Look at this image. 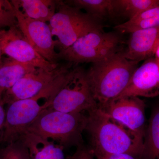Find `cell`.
Wrapping results in <instances>:
<instances>
[{
  "mask_svg": "<svg viewBox=\"0 0 159 159\" xmlns=\"http://www.w3.org/2000/svg\"><path fill=\"white\" fill-rule=\"evenodd\" d=\"M87 116L85 131L89 135V148L92 153L129 154L140 158L144 137L113 119L100 109L90 111Z\"/></svg>",
  "mask_w": 159,
  "mask_h": 159,
  "instance_id": "obj_1",
  "label": "cell"
},
{
  "mask_svg": "<svg viewBox=\"0 0 159 159\" xmlns=\"http://www.w3.org/2000/svg\"><path fill=\"white\" fill-rule=\"evenodd\" d=\"M138 64L127 59L122 51L92 64L86 71V76L98 108L119 97L125 90Z\"/></svg>",
  "mask_w": 159,
  "mask_h": 159,
  "instance_id": "obj_2",
  "label": "cell"
},
{
  "mask_svg": "<svg viewBox=\"0 0 159 159\" xmlns=\"http://www.w3.org/2000/svg\"><path fill=\"white\" fill-rule=\"evenodd\" d=\"M87 120V115L83 113L62 112L48 108L42 112L25 133L56 141L64 148L77 147L84 144L82 134Z\"/></svg>",
  "mask_w": 159,
  "mask_h": 159,
  "instance_id": "obj_3",
  "label": "cell"
},
{
  "mask_svg": "<svg viewBox=\"0 0 159 159\" xmlns=\"http://www.w3.org/2000/svg\"><path fill=\"white\" fill-rule=\"evenodd\" d=\"M49 25L53 36L57 37L56 47L60 51L67 48L90 32L103 30L100 21L62 1H57L56 11Z\"/></svg>",
  "mask_w": 159,
  "mask_h": 159,
  "instance_id": "obj_4",
  "label": "cell"
},
{
  "mask_svg": "<svg viewBox=\"0 0 159 159\" xmlns=\"http://www.w3.org/2000/svg\"><path fill=\"white\" fill-rule=\"evenodd\" d=\"M121 33L103 30L90 32L58 52V59L70 63L99 62L121 51Z\"/></svg>",
  "mask_w": 159,
  "mask_h": 159,
  "instance_id": "obj_5",
  "label": "cell"
},
{
  "mask_svg": "<svg viewBox=\"0 0 159 159\" xmlns=\"http://www.w3.org/2000/svg\"><path fill=\"white\" fill-rule=\"evenodd\" d=\"M48 101V108L62 112L83 113L98 108L87 80L86 71L80 67L71 70L67 79Z\"/></svg>",
  "mask_w": 159,
  "mask_h": 159,
  "instance_id": "obj_6",
  "label": "cell"
},
{
  "mask_svg": "<svg viewBox=\"0 0 159 159\" xmlns=\"http://www.w3.org/2000/svg\"><path fill=\"white\" fill-rule=\"evenodd\" d=\"M73 65L68 62L62 65L59 64L52 71L37 68L4 93L3 102L9 105L17 100L33 98L43 91L60 89L67 79Z\"/></svg>",
  "mask_w": 159,
  "mask_h": 159,
  "instance_id": "obj_7",
  "label": "cell"
},
{
  "mask_svg": "<svg viewBox=\"0 0 159 159\" xmlns=\"http://www.w3.org/2000/svg\"><path fill=\"white\" fill-rule=\"evenodd\" d=\"M50 97V92L45 91L33 98L17 100L8 105L0 142L6 144L19 140L42 112L48 108L49 101L40 105L39 100L42 98L47 100Z\"/></svg>",
  "mask_w": 159,
  "mask_h": 159,
  "instance_id": "obj_8",
  "label": "cell"
},
{
  "mask_svg": "<svg viewBox=\"0 0 159 159\" xmlns=\"http://www.w3.org/2000/svg\"><path fill=\"white\" fill-rule=\"evenodd\" d=\"M0 48L2 54L20 62L38 68L52 71L59 64L49 62L38 53L26 39L17 25L0 29Z\"/></svg>",
  "mask_w": 159,
  "mask_h": 159,
  "instance_id": "obj_9",
  "label": "cell"
},
{
  "mask_svg": "<svg viewBox=\"0 0 159 159\" xmlns=\"http://www.w3.org/2000/svg\"><path fill=\"white\" fill-rule=\"evenodd\" d=\"M15 10L17 26L35 51L49 62L57 64L58 53L55 51L54 40L49 24L31 19L23 14L11 1Z\"/></svg>",
  "mask_w": 159,
  "mask_h": 159,
  "instance_id": "obj_10",
  "label": "cell"
},
{
  "mask_svg": "<svg viewBox=\"0 0 159 159\" xmlns=\"http://www.w3.org/2000/svg\"><path fill=\"white\" fill-rule=\"evenodd\" d=\"M98 108L145 138L146 129L145 104L140 97H117Z\"/></svg>",
  "mask_w": 159,
  "mask_h": 159,
  "instance_id": "obj_11",
  "label": "cell"
},
{
  "mask_svg": "<svg viewBox=\"0 0 159 159\" xmlns=\"http://www.w3.org/2000/svg\"><path fill=\"white\" fill-rule=\"evenodd\" d=\"M124 96H159V62L154 57L146 59L136 69L127 87L118 97Z\"/></svg>",
  "mask_w": 159,
  "mask_h": 159,
  "instance_id": "obj_12",
  "label": "cell"
},
{
  "mask_svg": "<svg viewBox=\"0 0 159 159\" xmlns=\"http://www.w3.org/2000/svg\"><path fill=\"white\" fill-rule=\"evenodd\" d=\"M130 34L127 49L124 51L127 59L139 63L154 57L159 43V27L140 29Z\"/></svg>",
  "mask_w": 159,
  "mask_h": 159,
  "instance_id": "obj_13",
  "label": "cell"
},
{
  "mask_svg": "<svg viewBox=\"0 0 159 159\" xmlns=\"http://www.w3.org/2000/svg\"><path fill=\"white\" fill-rule=\"evenodd\" d=\"M20 139L29 148L31 159H66L64 148L52 141L28 133Z\"/></svg>",
  "mask_w": 159,
  "mask_h": 159,
  "instance_id": "obj_14",
  "label": "cell"
},
{
  "mask_svg": "<svg viewBox=\"0 0 159 159\" xmlns=\"http://www.w3.org/2000/svg\"><path fill=\"white\" fill-rule=\"evenodd\" d=\"M36 68L31 65L20 62L10 58L2 60L0 64V97H3L6 91L26 74Z\"/></svg>",
  "mask_w": 159,
  "mask_h": 159,
  "instance_id": "obj_15",
  "label": "cell"
},
{
  "mask_svg": "<svg viewBox=\"0 0 159 159\" xmlns=\"http://www.w3.org/2000/svg\"><path fill=\"white\" fill-rule=\"evenodd\" d=\"M11 2L27 17L47 23L49 22L55 14L57 1L12 0Z\"/></svg>",
  "mask_w": 159,
  "mask_h": 159,
  "instance_id": "obj_16",
  "label": "cell"
},
{
  "mask_svg": "<svg viewBox=\"0 0 159 159\" xmlns=\"http://www.w3.org/2000/svg\"><path fill=\"white\" fill-rule=\"evenodd\" d=\"M140 159H159V106L151 116Z\"/></svg>",
  "mask_w": 159,
  "mask_h": 159,
  "instance_id": "obj_17",
  "label": "cell"
},
{
  "mask_svg": "<svg viewBox=\"0 0 159 159\" xmlns=\"http://www.w3.org/2000/svg\"><path fill=\"white\" fill-rule=\"evenodd\" d=\"M159 27V5L143 11L132 19L114 27L121 34L130 33L140 29Z\"/></svg>",
  "mask_w": 159,
  "mask_h": 159,
  "instance_id": "obj_18",
  "label": "cell"
},
{
  "mask_svg": "<svg viewBox=\"0 0 159 159\" xmlns=\"http://www.w3.org/2000/svg\"><path fill=\"white\" fill-rule=\"evenodd\" d=\"M159 5V0H112L113 17L121 16L128 20Z\"/></svg>",
  "mask_w": 159,
  "mask_h": 159,
  "instance_id": "obj_19",
  "label": "cell"
},
{
  "mask_svg": "<svg viewBox=\"0 0 159 159\" xmlns=\"http://www.w3.org/2000/svg\"><path fill=\"white\" fill-rule=\"evenodd\" d=\"M64 2L80 10L83 9L99 21L107 18L113 17L112 0H69Z\"/></svg>",
  "mask_w": 159,
  "mask_h": 159,
  "instance_id": "obj_20",
  "label": "cell"
},
{
  "mask_svg": "<svg viewBox=\"0 0 159 159\" xmlns=\"http://www.w3.org/2000/svg\"><path fill=\"white\" fill-rule=\"evenodd\" d=\"M0 159H31L29 148L21 139L0 147Z\"/></svg>",
  "mask_w": 159,
  "mask_h": 159,
  "instance_id": "obj_21",
  "label": "cell"
},
{
  "mask_svg": "<svg viewBox=\"0 0 159 159\" xmlns=\"http://www.w3.org/2000/svg\"><path fill=\"white\" fill-rule=\"evenodd\" d=\"M17 25L14 7L11 1L0 0V29Z\"/></svg>",
  "mask_w": 159,
  "mask_h": 159,
  "instance_id": "obj_22",
  "label": "cell"
},
{
  "mask_svg": "<svg viewBox=\"0 0 159 159\" xmlns=\"http://www.w3.org/2000/svg\"><path fill=\"white\" fill-rule=\"evenodd\" d=\"M67 159H96L89 147L84 144L76 147V151L72 155L69 156Z\"/></svg>",
  "mask_w": 159,
  "mask_h": 159,
  "instance_id": "obj_23",
  "label": "cell"
},
{
  "mask_svg": "<svg viewBox=\"0 0 159 159\" xmlns=\"http://www.w3.org/2000/svg\"><path fill=\"white\" fill-rule=\"evenodd\" d=\"M93 154L96 159H140L139 157L129 154L109 155L93 153Z\"/></svg>",
  "mask_w": 159,
  "mask_h": 159,
  "instance_id": "obj_24",
  "label": "cell"
},
{
  "mask_svg": "<svg viewBox=\"0 0 159 159\" xmlns=\"http://www.w3.org/2000/svg\"><path fill=\"white\" fill-rule=\"evenodd\" d=\"M5 105L2 97H0V133L4 126L6 119V110L4 108Z\"/></svg>",
  "mask_w": 159,
  "mask_h": 159,
  "instance_id": "obj_25",
  "label": "cell"
},
{
  "mask_svg": "<svg viewBox=\"0 0 159 159\" xmlns=\"http://www.w3.org/2000/svg\"><path fill=\"white\" fill-rule=\"evenodd\" d=\"M153 57L159 62V43L155 51Z\"/></svg>",
  "mask_w": 159,
  "mask_h": 159,
  "instance_id": "obj_26",
  "label": "cell"
},
{
  "mask_svg": "<svg viewBox=\"0 0 159 159\" xmlns=\"http://www.w3.org/2000/svg\"><path fill=\"white\" fill-rule=\"evenodd\" d=\"M2 51H1V48H0V64H1V63L2 62Z\"/></svg>",
  "mask_w": 159,
  "mask_h": 159,
  "instance_id": "obj_27",
  "label": "cell"
}]
</instances>
